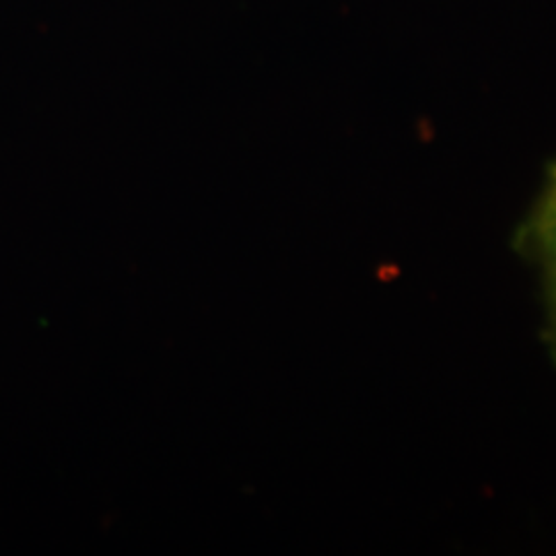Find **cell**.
I'll use <instances>...</instances> for the list:
<instances>
[{"label":"cell","instance_id":"1","mask_svg":"<svg viewBox=\"0 0 556 556\" xmlns=\"http://www.w3.org/2000/svg\"><path fill=\"white\" fill-rule=\"evenodd\" d=\"M523 236L528 252L534 256L540 268L548 318L556 340V163L540 190V199L523 229Z\"/></svg>","mask_w":556,"mask_h":556}]
</instances>
